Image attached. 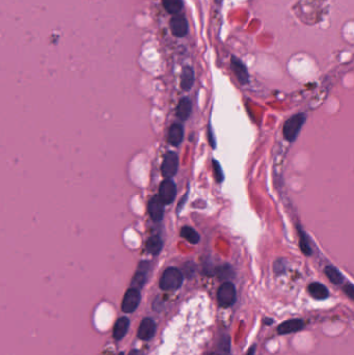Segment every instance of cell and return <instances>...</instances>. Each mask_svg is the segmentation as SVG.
Instances as JSON below:
<instances>
[{
	"mask_svg": "<svg viewBox=\"0 0 354 355\" xmlns=\"http://www.w3.org/2000/svg\"><path fill=\"white\" fill-rule=\"evenodd\" d=\"M184 276L178 268H167L161 276L159 285L163 291H176L181 288Z\"/></svg>",
	"mask_w": 354,
	"mask_h": 355,
	"instance_id": "cell-1",
	"label": "cell"
},
{
	"mask_svg": "<svg viewBox=\"0 0 354 355\" xmlns=\"http://www.w3.org/2000/svg\"><path fill=\"white\" fill-rule=\"evenodd\" d=\"M305 114L304 113H298L291 117L283 125V133L284 138L290 142H293L299 133V131L301 130L303 124L305 123Z\"/></svg>",
	"mask_w": 354,
	"mask_h": 355,
	"instance_id": "cell-2",
	"label": "cell"
},
{
	"mask_svg": "<svg viewBox=\"0 0 354 355\" xmlns=\"http://www.w3.org/2000/svg\"><path fill=\"white\" fill-rule=\"evenodd\" d=\"M217 300L220 306H232L236 302V288L230 282L222 284L217 292Z\"/></svg>",
	"mask_w": 354,
	"mask_h": 355,
	"instance_id": "cell-3",
	"label": "cell"
},
{
	"mask_svg": "<svg viewBox=\"0 0 354 355\" xmlns=\"http://www.w3.org/2000/svg\"><path fill=\"white\" fill-rule=\"evenodd\" d=\"M179 168V156L175 152H167L163 157V163L161 166L162 175L166 179L173 178Z\"/></svg>",
	"mask_w": 354,
	"mask_h": 355,
	"instance_id": "cell-4",
	"label": "cell"
},
{
	"mask_svg": "<svg viewBox=\"0 0 354 355\" xmlns=\"http://www.w3.org/2000/svg\"><path fill=\"white\" fill-rule=\"evenodd\" d=\"M141 302V293L140 290H136L134 288H130L126 294L124 295V298H123L122 302V311L126 313V314H130L133 313L137 306L140 305Z\"/></svg>",
	"mask_w": 354,
	"mask_h": 355,
	"instance_id": "cell-5",
	"label": "cell"
},
{
	"mask_svg": "<svg viewBox=\"0 0 354 355\" xmlns=\"http://www.w3.org/2000/svg\"><path fill=\"white\" fill-rule=\"evenodd\" d=\"M169 28H171L173 36L176 37H185L189 30L188 22L181 14L174 15L169 21Z\"/></svg>",
	"mask_w": 354,
	"mask_h": 355,
	"instance_id": "cell-6",
	"label": "cell"
},
{
	"mask_svg": "<svg viewBox=\"0 0 354 355\" xmlns=\"http://www.w3.org/2000/svg\"><path fill=\"white\" fill-rule=\"evenodd\" d=\"M150 270V263L148 261H142L140 264H138L136 272L132 279V283H131V285L136 290H141L142 288H143L144 284L147 283L148 280V272Z\"/></svg>",
	"mask_w": 354,
	"mask_h": 355,
	"instance_id": "cell-7",
	"label": "cell"
},
{
	"mask_svg": "<svg viewBox=\"0 0 354 355\" xmlns=\"http://www.w3.org/2000/svg\"><path fill=\"white\" fill-rule=\"evenodd\" d=\"M176 194H177L176 185L171 179H166L165 181L161 183L158 196L161 199V202L163 203V205H169L171 203H173L176 197Z\"/></svg>",
	"mask_w": 354,
	"mask_h": 355,
	"instance_id": "cell-8",
	"label": "cell"
},
{
	"mask_svg": "<svg viewBox=\"0 0 354 355\" xmlns=\"http://www.w3.org/2000/svg\"><path fill=\"white\" fill-rule=\"evenodd\" d=\"M148 212L154 221H161L164 216V205L158 195L153 196L148 204Z\"/></svg>",
	"mask_w": 354,
	"mask_h": 355,
	"instance_id": "cell-9",
	"label": "cell"
},
{
	"mask_svg": "<svg viewBox=\"0 0 354 355\" xmlns=\"http://www.w3.org/2000/svg\"><path fill=\"white\" fill-rule=\"evenodd\" d=\"M156 331V325L155 322H154L151 318H144L141 324L140 327L137 330V337L142 341H149L151 339L154 335H155Z\"/></svg>",
	"mask_w": 354,
	"mask_h": 355,
	"instance_id": "cell-10",
	"label": "cell"
},
{
	"mask_svg": "<svg viewBox=\"0 0 354 355\" xmlns=\"http://www.w3.org/2000/svg\"><path fill=\"white\" fill-rule=\"evenodd\" d=\"M230 65L236 75V78L241 84H248L249 82V74L248 71V68L242 63V61L235 56L230 59Z\"/></svg>",
	"mask_w": 354,
	"mask_h": 355,
	"instance_id": "cell-11",
	"label": "cell"
},
{
	"mask_svg": "<svg viewBox=\"0 0 354 355\" xmlns=\"http://www.w3.org/2000/svg\"><path fill=\"white\" fill-rule=\"evenodd\" d=\"M304 327V322L301 319H291L284 321L278 327V333L280 335H288L297 333Z\"/></svg>",
	"mask_w": 354,
	"mask_h": 355,
	"instance_id": "cell-12",
	"label": "cell"
},
{
	"mask_svg": "<svg viewBox=\"0 0 354 355\" xmlns=\"http://www.w3.org/2000/svg\"><path fill=\"white\" fill-rule=\"evenodd\" d=\"M130 325V320L126 317V316H123V317L119 318L114 324L113 327V337L117 341H121V339L124 337L129 329Z\"/></svg>",
	"mask_w": 354,
	"mask_h": 355,
	"instance_id": "cell-13",
	"label": "cell"
},
{
	"mask_svg": "<svg viewBox=\"0 0 354 355\" xmlns=\"http://www.w3.org/2000/svg\"><path fill=\"white\" fill-rule=\"evenodd\" d=\"M184 137V130L183 127L180 124H173L169 128L168 131V136H167V141L168 142L171 143L174 146H178Z\"/></svg>",
	"mask_w": 354,
	"mask_h": 355,
	"instance_id": "cell-14",
	"label": "cell"
},
{
	"mask_svg": "<svg viewBox=\"0 0 354 355\" xmlns=\"http://www.w3.org/2000/svg\"><path fill=\"white\" fill-rule=\"evenodd\" d=\"M195 82V72L192 70V68L189 66H186L183 68L182 74H181V88L183 90L188 91L194 86Z\"/></svg>",
	"mask_w": 354,
	"mask_h": 355,
	"instance_id": "cell-15",
	"label": "cell"
},
{
	"mask_svg": "<svg viewBox=\"0 0 354 355\" xmlns=\"http://www.w3.org/2000/svg\"><path fill=\"white\" fill-rule=\"evenodd\" d=\"M191 110H192L191 101L188 98H183L180 100L178 107H177V117L182 121H185L190 117Z\"/></svg>",
	"mask_w": 354,
	"mask_h": 355,
	"instance_id": "cell-16",
	"label": "cell"
},
{
	"mask_svg": "<svg viewBox=\"0 0 354 355\" xmlns=\"http://www.w3.org/2000/svg\"><path fill=\"white\" fill-rule=\"evenodd\" d=\"M145 248H147V250L151 254L157 256V254H159L163 248V242L159 236L154 235L148 239L147 243H145Z\"/></svg>",
	"mask_w": 354,
	"mask_h": 355,
	"instance_id": "cell-17",
	"label": "cell"
},
{
	"mask_svg": "<svg viewBox=\"0 0 354 355\" xmlns=\"http://www.w3.org/2000/svg\"><path fill=\"white\" fill-rule=\"evenodd\" d=\"M309 292L312 297L315 299H325L328 297L329 293L324 284L320 283H313L309 285Z\"/></svg>",
	"mask_w": 354,
	"mask_h": 355,
	"instance_id": "cell-18",
	"label": "cell"
},
{
	"mask_svg": "<svg viewBox=\"0 0 354 355\" xmlns=\"http://www.w3.org/2000/svg\"><path fill=\"white\" fill-rule=\"evenodd\" d=\"M298 231V236H299V248L301 249L302 253L305 256H311L312 254V248L309 242V239L305 234V231L301 229V227L297 228Z\"/></svg>",
	"mask_w": 354,
	"mask_h": 355,
	"instance_id": "cell-19",
	"label": "cell"
},
{
	"mask_svg": "<svg viewBox=\"0 0 354 355\" xmlns=\"http://www.w3.org/2000/svg\"><path fill=\"white\" fill-rule=\"evenodd\" d=\"M165 11L171 15H178L183 9V0H162Z\"/></svg>",
	"mask_w": 354,
	"mask_h": 355,
	"instance_id": "cell-20",
	"label": "cell"
},
{
	"mask_svg": "<svg viewBox=\"0 0 354 355\" xmlns=\"http://www.w3.org/2000/svg\"><path fill=\"white\" fill-rule=\"evenodd\" d=\"M324 272L328 280L332 282L334 284H341L344 282V276L343 274L338 271V270L334 266H326Z\"/></svg>",
	"mask_w": 354,
	"mask_h": 355,
	"instance_id": "cell-21",
	"label": "cell"
},
{
	"mask_svg": "<svg viewBox=\"0 0 354 355\" xmlns=\"http://www.w3.org/2000/svg\"><path fill=\"white\" fill-rule=\"evenodd\" d=\"M181 236L191 244H197L199 242V239H201V237H199L198 233L195 229L187 226L181 229Z\"/></svg>",
	"mask_w": 354,
	"mask_h": 355,
	"instance_id": "cell-22",
	"label": "cell"
},
{
	"mask_svg": "<svg viewBox=\"0 0 354 355\" xmlns=\"http://www.w3.org/2000/svg\"><path fill=\"white\" fill-rule=\"evenodd\" d=\"M219 355H230V338L228 336H224L218 344Z\"/></svg>",
	"mask_w": 354,
	"mask_h": 355,
	"instance_id": "cell-23",
	"label": "cell"
},
{
	"mask_svg": "<svg viewBox=\"0 0 354 355\" xmlns=\"http://www.w3.org/2000/svg\"><path fill=\"white\" fill-rule=\"evenodd\" d=\"M216 273L221 280H229L230 277L234 276V271L230 265H222L221 267H218Z\"/></svg>",
	"mask_w": 354,
	"mask_h": 355,
	"instance_id": "cell-24",
	"label": "cell"
},
{
	"mask_svg": "<svg viewBox=\"0 0 354 355\" xmlns=\"http://www.w3.org/2000/svg\"><path fill=\"white\" fill-rule=\"evenodd\" d=\"M212 163H213L214 174H215V177H216V180L218 183H221L222 181H224V173H222L221 165L219 164V162L215 159L212 160Z\"/></svg>",
	"mask_w": 354,
	"mask_h": 355,
	"instance_id": "cell-25",
	"label": "cell"
},
{
	"mask_svg": "<svg viewBox=\"0 0 354 355\" xmlns=\"http://www.w3.org/2000/svg\"><path fill=\"white\" fill-rule=\"evenodd\" d=\"M344 291H345L346 294L348 295V297L350 299H353L354 298V287H353L352 284L349 283V284H346L345 287H344Z\"/></svg>",
	"mask_w": 354,
	"mask_h": 355,
	"instance_id": "cell-26",
	"label": "cell"
},
{
	"mask_svg": "<svg viewBox=\"0 0 354 355\" xmlns=\"http://www.w3.org/2000/svg\"><path fill=\"white\" fill-rule=\"evenodd\" d=\"M208 135H209V142H210V144L212 148L214 149L215 146H216V142H215V138H214V134L212 132V129L211 127H209V130H208Z\"/></svg>",
	"mask_w": 354,
	"mask_h": 355,
	"instance_id": "cell-27",
	"label": "cell"
},
{
	"mask_svg": "<svg viewBox=\"0 0 354 355\" xmlns=\"http://www.w3.org/2000/svg\"><path fill=\"white\" fill-rule=\"evenodd\" d=\"M129 355H144V354L141 350H132L129 353Z\"/></svg>",
	"mask_w": 354,
	"mask_h": 355,
	"instance_id": "cell-28",
	"label": "cell"
},
{
	"mask_svg": "<svg viewBox=\"0 0 354 355\" xmlns=\"http://www.w3.org/2000/svg\"><path fill=\"white\" fill-rule=\"evenodd\" d=\"M255 352H256V346H252L248 350V352L246 353V355H255Z\"/></svg>",
	"mask_w": 354,
	"mask_h": 355,
	"instance_id": "cell-29",
	"label": "cell"
},
{
	"mask_svg": "<svg viewBox=\"0 0 354 355\" xmlns=\"http://www.w3.org/2000/svg\"><path fill=\"white\" fill-rule=\"evenodd\" d=\"M264 321H265V322H268V323H267L268 325H269V324H272V320H270V319H265Z\"/></svg>",
	"mask_w": 354,
	"mask_h": 355,
	"instance_id": "cell-30",
	"label": "cell"
},
{
	"mask_svg": "<svg viewBox=\"0 0 354 355\" xmlns=\"http://www.w3.org/2000/svg\"><path fill=\"white\" fill-rule=\"evenodd\" d=\"M119 355H124V353H123V352H122V353H120Z\"/></svg>",
	"mask_w": 354,
	"mask_h": 355,
	"instance_id": "cell-31",
	"label": "cell"
}]
</instances>
